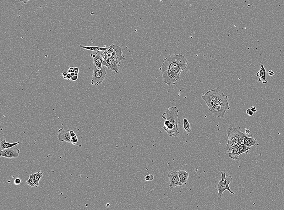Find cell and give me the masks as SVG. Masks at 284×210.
I'll return each instance as SVG.
<instances>
[{
    "instance_id": "obj_34",
    "label": "cell",
    "mask_w": 284,
    "mask_h": 210,
    "mask_svg": "<svg viewBox=\"0 0 284 210\" xmlns=\"http://www.w3.org/2000/svg\"><path fill=\"white\" fill-rule=\"evenodd\" d=\"M269 75L270 76H272L275 75V73L272 70H270L269 71Z\"/></svg>"
},
{
    "instance_id": "obj_25",
    "label": "cell",
    "mask_w": 284,
    "mask_h": 210,
    "mask_svg": "<svg viewBox=\"0 0 284 210\" xmlns=\"http://www.w3.org/2000/svg\"><path fill=\"white\" fill-rule=\"evenodd\" d=\"M246 113L247 114L250 116H252L253 115L254 113L251 110V109H247L246 110Z\"/></svg>"
},
{
    "instance_id": "obj_14",
    "label": "cell",
    "mask_w": 284,
    "mask_h": 210,
    "mask_svg": "<svg viewBox=\"0 0 284 210\" xmlns=\"http://www.w3.org/2000/svg\"><path fill=\"white\" fill-rule=\"evenodd\" d=\"M257 76H259V81L262 82L263 84L268 83L266 80V72L263 65H261L260 69L256 74Z\"/></svg>"
},
{
    "instance_id": "obj_21",
    "label": "cell",
    "mask_w": 284,
    "mask_h": 210,
    "mask_svg": "<svg viewBox=\"0 0 284 210\" xmlns=\"http://www.w3.org/2000/svg\"><path fill=\"white\" fill-rule=\"evenodd\" d=\"M238 146L241 154L243 153L248 154V150L251 149V147L247 146L243 143L239 145Z\"/></svg>"
},
{
    "instance_id": "obj_35",
    "label": "cell",
    "mask_w": 284,
    "mask_h": 210,
    "mask_svg": "<svg viewBox=\"0 0 284 210\" xmlns=\"http://www.w3.org/2000/svg\"><path fill=\"white\" fill-rule=\"evenodd\" d=\"M250 133V130H247L246 131H245V133H246V134L248 135Z\"/></svg>"
},
{
    "instance_id": "obj_32",
    "label": "cell",
    "mask_w": 284,
    "mask_h": 210,
    "mask_svg": "<svg viewBox=\"0 0 284 210\" xmlns=\"http://www.w3.org/2000/svg\"><path fill=\"white\" fill-rule=\"evenodd\" d=\"M74 72L75 73L79 74V68H78V67L74 68Z\"/></svg>"
},
{
    "instance_id": "obj_36",
    "label": "cell",
    "mask_w": 284,
    "mask_h": 210,
    "mask_svg": "<svg viewBox=\"0 0 284 210\" xmlns=\"http://www.w3.org/2000/svg\"><path fill=\"white\" fill-rule=\"evenodd\" d=\"M71 76H74L75 75V72H72V73H70Z\"/></svg>"
},
{
    "instance_id": "obj_16",
    "label": "cell",
    "mask_w": 284,
    "mask_h": 210,
    "mask_svg": "<svg viewBox=\"0 0 284 210\" xmlns=\"http://www.w3.org/2000/svg\"><path fill=\"white\" fill-rule=\"evenodd\" d=\"M80 47L86 49V50L93 51V52H104L107 47H99L96 46H86L84 45H79Z\"/></svg>"
},
{
    "instance_id": "obj_13",
    "label": "cell",
    "mask_w": 284,
    "mask_h": 210,
    "mask_svg": "<svg viewBox=\"0 0 284 210\" xmlns=\"http://www.w3.org/2000/svg\"><path fill=\"white\" fill-rule=\"evenodd\" d=\"M177 171L179 177L181 186L187 184L188 181L189 174L185 170H179Z\"/></svg>"
},
{
    "instance_id": "obj_17",
    "label": "cell",
    "mask_w": 284,
    "mask_h": 210,
    "mask_svg": "<svg viewBox=\"0 0 284 210\" xmlns=\"http://www.w3.org/2000/svg\"><path fill=\"white\" fill-rule=\"evenodd\" d=\"M238 146H237L233 149L232 151L229 153V157L233 160H237L238 158V156L240 155Z\"/></svg>"
},
{
    "instance_id": "obj_26",
    "label": "cell",
    "mask_w": 284,
    "mask_h": 210,
    "mask_svg": "<svg viewBox=\"0 0 284 210\" xmlns=\"http://www.w3.org/2000/svg\"><path fill=\"white\" fill-rule=\"evenodd\" d=\"M78 79V75H74V76H72L71 78V80L75 81Z\"/></svg>"
},
{
    "instance_id": "obj_30",
    "label": "cell",
    "mask_w": 284,
    "mask_h": 210,
    "mask_svg": "<svg viewBox=\"0 0 284 210\" xmlns=\"http://www.w3.org/2000/svg\"><path fill=\"white\" fill-rule=\"evenodd\" d=\"M251 110L253 113H255L256 112L257 110L256 108L254 107V106H251Z\"/></svg>"
},
{
    "instance_id": "obj_18",
    "label": "cell",
    "mask_w": 284,
    "mask_h": 210,
    "mask_svg": "<svg viewBox=\"0 0 284 210\" xmlns=\"http://www.w3.org/2000/svg\"><path fill=\"white\" fill-rule=\"evenodd\" d=\"M71 141L72 144L76 146L79 147H81V140L79 138V136L76 135L73 137H71Z\"/></svg>"
},
{
    "instance_id": "obj_9",
    "label": "cell",
    "mask_w": 284,
    "mask_h": 210,
    "mask_svg": "<svg viewBox=\"0 0 284 210\" xmlns=\"http://www.w3.org/2000/svg\"><path fill=\"white\" fill-rule=\"evenodd\" d=\"M90 56L93 59L94 66L98 69H103V58L101 52H93L90 54Z\"/></svg>"
},
{
    "instance_id": "obj_8",
    "label": "cell",
    "mask_w": 284,
    "mask_h": 210,
    "mask_svg": "<svg viewBox=\"0 0 284 210\" xmlns=\"http://www.w3.org/2000/svg\"><path fill=\"white\" fill-rule=\"evenodd\" d=\"M170 181V188H174L177 186H181L180 180L177 171H171L167 174Z\"/></svg>"
},
{
    "instance_id": "obj_19",
    "label": "cell",
    "mask_w": 284,
    "mask_h": 210,
    "mask_svg": "<svg viewBox=\"0 0 284 210\" xmlns=\"http://www.w3.org/2000/svg\"><path fill=\"white\" fill-rule=\"evenodd\" d=\"M183 130L186 132L190 133L191 131V125H190L188 119L184 118L183 119Z\"/></svg>"
},
{
    "instance_id": "obj_20",
    "label": "cell",
    "mask_w": 284,
    "mask_h": 210,
    "mask_svg": "<svg viewBox=\"0 0 284 210\" xmlns=\"http://www.w3.org/2000/svg\"><path fill=\"white\" fill-rule=\"evenodd\" d=\"M42 177H43V174L41 171L37 172L34 174V177H35L36 184V188H38L39 186L40 180Z\"/></svg>"
},
{
    "instance_id": "obj_23",
    "label": "cell",
    "mask_w": 284,
    "mask_h": 210,
    "mask_svg": "<svg viewBox=\"0 0 284 210\" xmlns=\"http://www.w3.org/2000/svg\"><path fill=\"white\" fill-rule=\"evenodd\" d=\"M153 179H154V176L152 174H147L145 177V180L146 181H152Z\"/></svg>"
},
{
    "instance_id": "obj_27",
    "label": "cell",
    "mask_w": 284,
    "mask_h": 210,
    "mask_svg": "<svg viewBox=\"0 0 284 210\" xmlns=\"http://www.w3.org/2000/svg\"><path fill=\"white\" fill-rule=\"evenodd\" d=\"M69 133H70V136L71 137H73L74 136L76 135V133L74 132V131H73V130H70V132H69Z\"/></svg>"
},
{
    "instance_id": "obj_7",
    "label": "cell",
    "mask_w": 284,
    "mask_h": 210,
    "mask_svg": "<svg viewBox=\"0 0 284 210\" xmlns=\"http://www.w3.org/2000/svg\"><path fill=\"white\" fill-rule=\"evenodd\" d=\"M106 75V71L105 68L98 69L94 66V69L91 83L93 86H99L103 83Z\"/></svg>"
},
{
    "instance_id": "obj_1",
    "label": "cell",
    "mask_w": 284,
    "mask_h": 210,
    "mask_svg": "<svg viewBox=\"0 0 284 210\" xmlns=\"http://www.w3.org/2000/svg\"><path fill=\"white\" fill-rule=\"evenodd\" d=\"M188 61L184 55L169 54L163 60L160 68L164 83L172 86L180 79L181 72L187 69Z\"/></svg>"
},
{
    "instance_id": "obj_28",
    "label": "cell",
    "mask_w": 284,
    "mask_h": 210,
    "mask_svg": "<svg viewBox=\"0 0 284 210\" xmlns=\"http://www.w3.org/2000/svg\"><path fill=\"white\" fill-rule=\"evenodd\" d=\"M74 68L73 67H71L68 70V73H71L72 72H74Z\"/></svg>"
},
{
    "instance_id": "obj_22",
    "label": "cell",
    "mask_w": 284,
    "mask_h": 210,
    "mask_svg": "<svg viewBox=\"0 0 284 210\" xmlns=\"http://www.w3.org/2000/svg\"><path fill=\"white\" fill-rule=\"evenodd\" d=\"M26 184L32 187H36V184L35 177H34V174H30V175L29 179L27 180Z\"/></svg>"
},
{
    "instance_id": "obj_29",
    "label": "cell",
    "mask_w": 284,
    "mask_h": 210,
    "mask_svg": "<svg viewBox=\"0 0 284 210\" xmlns=\"http://www.w3.org/2000/svg\"><path fill=\"white\" fill-rule=\"evenodd\" d=\"M71 78H72V76H71L70 74L68 73L67 75L66 79L68 80H71Z\"/></svg>"
},
{
    "instance_id": "obj_12",
    "label": "cell",
    "mask_w": 284,
    "mask_h": 210,
    "mask_svg": "<svg viewBox=\"0 0 284 210\" xmlns=\"http://www.w3.org/2000/svg\"><path fill=\"white\" fill-rule=\"evenodd\" d=\"M243 144H245L247 146L250 147H254L255 146H258L259 145L256 139L252 137L251 135H247L244 138Z\"/></svg>"
},
{
    "instance_id": "obj_11",
    "label": "cell",
    "mask_w": 284,
    "mask_h": 210,
    "mask_svg": "<svg viewBox=\"0 0 284 210\" xmlns=\"http://www.w3.org/2000/svg\"><path fill=\"white\" fill-rule=\"evenodd\" d=\"M63 129H60L58 131V139L60 142L66 141L72 144L71 141V137L69 130H63Z\"/></svg>"
},
{
    "instance_id": "obj_2",
    "label": "cell",
    "mask_w": 284,
    "mask_h": 210,
    "mask_svg": "<svg viewBox=\"0 0 284 210\" xmlns=\"http://www.w3.org/2000/svg\"><path fill=\"white\" fill-rule=\"evenodd\" d=\"M201 99L206 103L210 111L216 117L223 118L227 111L231 108L228 96L218 88L203 93Z\"/></svg>"
},
{
    "instance_id": "obj_31",
    "label": "cell",
    "mask_w": 284,
    "mask_h": 210,
    "mask_svg": "<svg viewBox=\"0 0 284 210\" xmlns=\"http://www.w3.org/2000/svg\"><path fill=\"white\" fill-rule=\"evenodd\" d=\"M31 1V0H19V1H20V2L24 3V4H27L29 2V1Z\"/></svg>"
},
{
    "instance_id": "obj_33",
    "label": "cell",
    "mask_w": 284,
    "mask_h": 210,
    "mask_svg": "<svg viewBox=\"0 0 284 210\" xmlns=\"http://www.w3.org/2000/svg\"><path fill=\"white\" fill-rule=\"evenodd\" d=\"M68 73V72H63V73L62 74V75L63 76L64 79H66V76Z\"/></svg>"
},
{
    "instance_id": "obj_6",
    "label": "cell",
    "mask_w": 284,
    "mask_h": 210,
    "mask_svg": "<svg viewBox=\"0 0 284 210\" xmlns=\"http://www.w3.org/2000/svg\"><path fill=\"white\" fill-rule=\"evenodd\" d=\"M221 180L217 183L216 188L218 191V196L220 198H222L224 191L227 190L232 194H235L230 188L229 184L232 182V178L230 175H226V173L221 171Z\"/></svg>"
},
{
    "instance_id": "obj_10",
    "label": "cell",
    "mask_w": 284,
    "mask_h": 210,
    "mask_svg": "<svg viewBox=\"0 0 284 210\" xmlns=\"http://www.w3.org/2000/svg\"><path fill=\"white\" fill-rule=\"evenodd\" d=\"M19 149H7L1 150V156L8 158H14L19 157L20 153Z\"/></svg>"
},
{
    "instance_id": "obj_3",
    "label": "cell",
    "mask_w": 284,
    "mask_h": 210,
    "mask_svg": "<svg viewBox=\"0 0 284 210\" xmlns=\"http://www.w3.org/2000/svg\"><path fill=\"white\" fill-rule=\"evenodd\" d=\"M179 110L177 106L168 107L162 115L165 120L164 126L162 129L165 130L170 137H177L179 135L178 124L180 123L178 113Z\"/></svg>"
},
{
    "instance_id": "obj_37",
    "label": "cell",
    "mask_w": 284,
    "mask_h": 210,
    "mask_svg": "<svg viewBox=\"0 0 284 210\" xmlns=\"http://www.w3.org/2000/svg\"><path fill=\"white\" fill-rule=\"evenodd\" d=\"M245 1H248V0H245Z\"/></svg>"
},
{
    "instance_id": "obj_5",
    "label": "cell",
    "mask_w": 284,
    "mask_h": 210,
    "mask_svg": "<svg viewBox=\"0 0 284 210\" xmlns=\"http://www.w3.org/2000/svg\"><path fill=\"white\" fill-rule=\"evenodd\" d=\"M126 58L123 56V54H117L113 55L110 58H104L103 65L106 67L110 71H114L117 74L120 67L121 62L126 60Z\"/></svg>"
},
{
    "instance_id": "obj_15",
    "label": "cell",
    "mask_w": 284,
    "mask_h": 210,
    "mask_svg": "<svg viewBox=\"0 0 284 210\" xmlns=\"http://www.w3.org/2000/svg\"><path fill=\"white\" fill-rule=\"evenodd\" d=\"M20 142L19 141L15 143H8L6 141V140H1L0 144H1V150H4L17 146L20 144Z\"/></svg>"
},
{
    "instance_id": "obj_4",
    "label": "cell",
    "mask_w": 284,
    "mask_h": 210,
    "mask_svg": "<svg viewBox=\"0 0 284 210\" xmlns=\"http://www.w3.org/2000/svg\"><path fill=\"white\" fill-rule=\"evenodd\" d=\"M227 133L228 137V142L226 147L227 152H231L237 146L243 143L244 138L247 135L244 134L233 124H231L227 129Z\"/></svg>"
},
{
    "instance_id": "obj_24",
    "label": "cell",
    "mask_w": 284,
    "mask_h": 210,
    "mask_svg": "<svg viewBox=\"0 0 284 210\" xmlns=\"http://www.w3.org/2000/svg\"><path fill=\"white\" fill-rule=\"evenodd\" d=\"M21 182H22V180L19 178L15 179L14 181V184L16 185H19V184H20Z\"/></svg>"
}]
</instances>
